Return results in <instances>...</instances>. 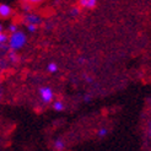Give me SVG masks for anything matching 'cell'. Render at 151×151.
Instances as JSON below:
<instances>
[{
	"mask_svg": "<svg viewBox=\"0 0 151 151\" xmlns=\"http://www.w3.org/2000/svg\"><path fill=\"white\" fill-rule=\"evenodd\" d=\"M79 14H80V9H79V7H73V10H71V16H78Z\"/></svg>",
	"mask_w": 151,
	"mask_h": 151,
	"instance_id": "obj_14",
	"label": "cell"
},
{
	"mask_svg": "<svg viewBox=\"0 0 151 151\" xmlns=\"http://www.w3.org/2000/svg\"><path fill=\"white\" fill-rule=\"evenodd\" d=\"M19 29V26L15 24V22H12V24H10L9 26H7V31H9V33H12L15 31H17Z\"/></svg>",
	"mask_w": 151,
	"mask_h": 151,
	"instance_id": "obj_10",
	"label": "cell"
},
{
	"mask_svg": "<svg viewBox=\"0 0 151 151\" xmlns=\"http://www.w3.org/2000/svg\"><path fill=\"white\" fill-rule=\"evenodd\" d=\"M53 146H54L55 151H64L65 150V142L62 139H57L54 141V144H53Z\"/></svg>",
	"mask_w": 151,
	"mask_h": 151,
	"instance_id": "obj_8",
	"label": "cell"
},
{
	"mask_svg": "<svg viewBox=\"0 0 151 151\" xmlns=\"http://www.w3.org/2000/svg\"><path fill=\"white\" fill-rule=\"evenodd\" d=\"M6 60L9 63H16L17 60H19V55H17V52H14V50H7L6 53Z\"/></svg>",
	"mask_w": 151,
	"mask_h": 151,
	"instance_id": "obj_6",
	"label": "cell"
},
{
	"mask_svg": "<svg viewBox=\"0 0 151 151\" xmlns=\"http://www.w3.org/2000/svg\"><path fill=\"white\" fill-rule=\"evenodd\" d=\"M37 28H38V26H36V25H26V29L28 32H31V33L36 32Z\"/></svg>",
	"mask_w": 151,
	"mask_h": 151,
	"instance_id": "obj_12",
	"label": "cell"
},
{
	"mask_svg": "<svg viewBox=\"0 0 151 151\" xmlns=\"http://www.w3.org/2000/svg\"><path fill=\"white\" fill-rule=\"evenodd\" d=\"M12 15H14V9L9 4L0 3V19H3V20L10 19Z\"/></svg>",
	"mask_w": 151,
	"mask_h": 151,
	"instance_id": "obj_4",
	"label": "cell"
},
{
	"mask_svg": "<svg viewBox=\"0 0 151 151\" xmlns=\"http://www.w3.org/2000/svg\"><path fill=\"white\" fill-rule=\"evenodd\" d=\"M47 70H48V73H50V74H55V73L58 71V64L54 63V62L49 63V64L47 65Z\"/></svg>",
	"mask_w": 151,
	"mask_h": 151,
	"instance_id": "obj_9",
	"label": "cell"
},
{
	"mask_svg": "<svg viewBox=\"0 0 151 151\" xmlns=\"http://www.w3.org/2000/svg\"><path fill=\"white\" fill-rule=\"evenodd\" d=\"M52 106H53V109L57 111V112H62V111H64V108H65V104L63 103V101H59V100L53 101Z\"/></svg>",
	"mask_w": 151,
	"mask_h": 151,
	"instance_id": "obj_7",
	"label": "cell"
},
{
	"mask_svg": "<svg viewBox=\"0 0 151 151\" xmlns=\"http://www.w3.org/2000/svg\"><path fill=\"white\" fill-rule=\"evenodd\" d=\"M107 133H108V130L106 129V128H102V129L99 130V137H100V138H103V137H106V135H107Z\"/></svg>",
	"mask_w": 151,
	"mask_h": 151,
	"instance_id": "obj_13",
	"label": "cell"
},
{
	"mask_svg": "<svg viewBox=\"0 0 151 151\" xmlns=\"http://www.w3.org/2000/svg\"><path fill=\"white\" fill-rule=\"evenodd\" d=\"M22 3H29V0H21Z\"/></svg>",
	"mask_w": 151,
	"mask_h": 151,
	"instance_id": "obj_18",
	"label": "cell"
},
{
	"mask_svg": "<svg viewBox=\"0 0 151 151\" xmlns=\"http://www.w3.org/2000/svg\"><path fill=\"white\" fill-rule=\"evenodd\" d=\"M43 1H46V0H29V3L31 4H41Z\"/></svg>",
	"mask_w": 151,
	"mask_h": 151,
	"instance_id": "obj_15",
	"label": "cell"
},
{
	"mask_svg": "<svg viewBox=\"0 0 151 151\" xmlns=\"http://www.w3.org/2000/svg\"><path fill=\"white\" fill-rule=\"evenodd\" d=\"M3 97V90H0V99Z\"/></svg>",
	"mask_w": 151,
	"mask_h": 151,
	"instance_id": "obj_17",
	"label": "cell"
},
{
	"mask_svg": "<svg viewBox=\"0 0 151 151\" xmlns=\"http://www.w3.org/2000/svg\"><path fill=\"white\" fill-rule=\"evenodd\" d=\"M32 9V5L31 3H22V10L26 11V12H29Z\"/></svg>",
	"mask_w": 151,
	"mask_h": 151,
	"instance_id": "obj_11",
	"label": "cell"
},
{
	"mask_svg": "<svg viewBox=\"0 0 151 151\" xmlns=\"http://www.w3.org/2000/svg\"><path fill=\"white\" fill-rule=\"evenodd\" d=\"M38 93H40V99L43 103L49 104L53 102L54 100V91L49 87V86H43L38 90Z\"/></svg>",
	"mask_w": 151,
	"mask_h": 151,
	"instance_id": "obj_2",
	"label": "cell"
},
{
	"mask_svg": "<svg viewBox=\"0 0 151 151\" xmlns=\"http://www.w3.org/2000/svg\"><path fill=\"white\" fill-rule=\"evenodd\" d=\"M24 22L25 25H36L38 26L42 22V17L40 15H37L35 12H26V15L24 16Z\"/></svg>",
	"mask_w": 151,
	"mask_h": 151,
	"instance_id": "obj_3",
	"label": "cell"
},
{
	"mask_svg": "<svg viewBox=\"0 0 151 151\" xmlns=\"http://www.w3.org/2000/svg\"><path fill=\"white\" fill-rule=\"evenodd\" d=\"M99 0H79V5L85 9H93Z\"/></svg>",
	"mask_w": 151,
	"mask_h": 151,
	"instance_id": "obj_5",
	"label": "cell"
},
{
	"mask_svg": "<svg viewBox=\"0 0 151 151\" xmlns=\"http://www.w3.org/2000/svg\"><path fill=\"white\" fill-rule=\"evenodd\" d=\"M1 32H4V26H3V24H0V33Z\"/></svg>",
	"mask_w": 151,
	"mask_h": 151,
	"instance_id": "obj_16",
	"label": "cell"
},
{
	"mask_svg": "<svg viewBox=\"0 0 151 151\" xmlns=\"http://www.w3.org/2000/svg\"><path fill=\"white\" fill-rule=\"evenodd\" d=\"M26 43H27V35L24 31H21L20 28L17 31L10 33L9 37H7V47H9L10 50L17 52L24 48Z\"/></svg>",
	"mask_w": 151,
	"mask_h": 151,
	"instance_id": "obj_1",
	"label": "cell"
}]
</instances>
